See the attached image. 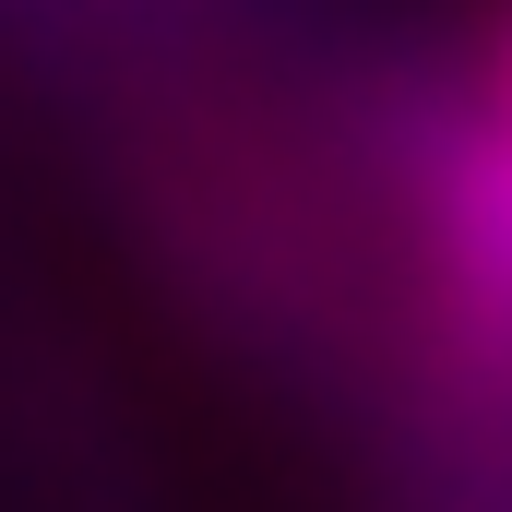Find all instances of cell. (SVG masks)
Listing matches in <instances>:
<instances>
[{"mask_svg": "<svg viewBox=\"0 0 512 512\" xmlns=\"http://www.w3.org/2000/svg\"><path fill=\"white\" fill-rule=\"evenodd\" d=\"M417 227H429V298L453 346L512 358V131L453 120L417 155Z\"/></svg>", "mask_w": 512, "mask_h": 512, "instance_id": "1", "label": "cell"}, {"mask_svg": "<svg viewBox=\"0 0 512 512\" xmlns=\"http://www.w3.org/2000/svg\"><path fill=\"white\" fill-rule=\"evenodd\" d=\"M489 72H501V131H512V12L489 24Z\"/></svg>", "mask_w": 512, "mask_h": 512, "instance_id": "2", "label": "cell"}]
</instances>
